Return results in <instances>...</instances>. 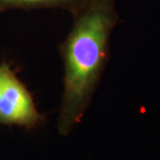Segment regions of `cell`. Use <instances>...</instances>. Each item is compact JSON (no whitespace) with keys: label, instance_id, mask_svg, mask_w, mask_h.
I'll return each instance as SVG.
<instances>
[{"label":"cell","instance_id":"1","mask_svg":"<svg viewBox=\"0 0 160 160\" xmlns=\"http://www.w3.org/2000/svg\"><path fill=\"white\" fill-rule=\"evenodd\" d=\"M71 15L72 27L58 47L63 62V91L57 129L64 136L79 124L92 102L118 20L116 0H92Z\"/></svg>","mask_w":160,"mask_h":160},{"label":"cell","instance_id":"2","mask_svg":"<svg viewBox=\"0 0 160 160\" xmlns=\"http://www.w3.org/2000/svg\"><path fill=\"white\" fill-rule=\"evenodd\" d=\"M46 121L32 92L6 62L0 64V124L33 130Z\"/></svg>","mask_w":160,"mask_h":160},{"label":"cell","instance_id":"3","mask_svg":"<svg viewBox=\"0 0 160 160\" xmlns=\"http://www.w3.org/2000/svg\"><path fill=\"white\" fill-rule=\"evenodd\" d=\"M91 1L92 0H0V12L8 10L62 9L72 14Z\"/></svg>","mask_w":160,"mask_h":160}]
</instances>
